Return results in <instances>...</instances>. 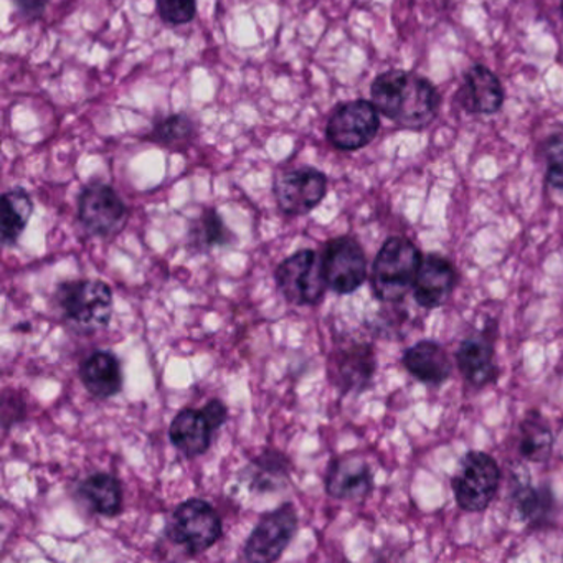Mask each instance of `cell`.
<instances>
[{"label":"cell","mask_w":563,"mask_h":563,"mask_svg":"<svg viewBox=\"0 0 563 563\" xmlns=\"http://www.w3.org/2000/svg\"><path fill=\"white\" fill-rule=\"evenodd\" d=\"M371 95L378 113L407 130L430 126L441 104L437 88L413 71H384L372 84Z\"/></svg>","instance_id":"1"},{"label":"cell","mask_w":563,"mask_h":563,"mask_svg":"<svg viewBox=\"0 0 563 563\" xmlns=\"http://www.w3.org/2000/svg\"><path fill=\"white\" fill-rule=\"evenodd\" d=\"M55 302L71 328L91 334L108 328L113 318V291L100 279H77L62 283Z\"/></svg>","instance_id":"2"},{"label":"cell","mask_w":563,"mask_h":563,"mask_svg":"<svg viewBox=\"0 0 563 563\" xmlns=\"http://www.w3.org/2000/svg\"><path fill=\"white\" fill-rule=\"evenodd\" d=\"M420 250L404 236H390L378 250L372 266V289L380 301H401L413 288L420 269Z\"/></svg>","instance_id":"3"},{"label":"cell","mask_w":563,"mask_h":563,"mask_svg":"<svg viewBox=\"0 0 563 563\" xmlns=\"http://www.w3.org/2000/svg\"><path fill=\"white\" fill-rule=\"evenodd\" d=\"M222 532L219 514L212 504L199 497L177 506L166 529L170 542L186 550L189 555H199L216 545Z\"/></svg>","instance_id":"4"},{"label":"cell","mask_w":563,"mask_h":563,"mask_svg":"<svg viewBox=\"0 0 563 563\" xmlns=\"http://www.w3.org/2000/svg\"><path fill=\"white\" fill-rule=\"evenodd\" d=\"M275 278L286 301L296 306L318 305L328 289L322 260L314 250H299L288 256L279 263Z\"/></svg>","instance_id":"5"},{"label":"cell","mask_w":563,"mask_h":563,"mask_svg":"<svg viewBox=\"0 0 563 563\" xmlns=\"http://www.w3.org/2000/svg\"><path fill=\"white\" fill-rule=\"evenodd\" d=\"M457 506L467 512L487 509L500 484V470L494 457L483 451H471L461 461L451 481Z\"/></svg>","instance_id":"6"},{"label":"cell","mask_w":563,"mask_h":563,"mask_svg":"<svg viewBox=\"0 0 563 563\" xmlns=\"http://www.w3.org/2000/svg\"><path fill=\"white\" fill-rule=\"evenodd\" d=\"M298 510L295 504L285 503L265 514L243 547V559L249 562H276L282 559L298 530Z\"/></svg>","instance_id":"7"},{"label":"cell","mask_w":563,"mask_h":563,"mask_svg":"<svg viewBox=\"0 0 563 563\" xmlns=\"http://www.w3.org/2000/svg\"><path fill=\"white\" fill-rule=\"evenodd\" d=\"M380 130V117L372 101L355 100L335 108L325 126L329 143L339 151L368 146Z\"/></svg>","instance_id":"8"},{"label":"cell","mask_w":563,"mask_h":563,"mask_svg":"<svg viewBox=\"0 0 563 563\" xmlns=\"http://www.w3.org/2000/svg\"><path fill=\"white\" fill-rule=\"evenodd\" d=\"M78 220L91 235H118L128 222V207L117 190L104 183H91L78 197Z\"/></svg>","instance_id":"9"},{"label":"cell","mask_w":563,"mask_h":563,"mask_svg":"<svg viewBox=\"0 0 563 563\" xmlns=\"http://www.w3.org/2000/svg\"><path fill=\"white\" fill-rule=\"evenodd\" d=\"M321 260L328 288L338 295L357 291L367 279V258L352 236H338L325 243Z\"/></svg>","instance_id":"10"},{"label":"cell","mask_w":563,"mask_h":563,"mask_svg":"<svg viewBox=\"0 0 563 563\" xmlns=\"http://www.w3.org/2000/svg\"><path fill=\"white\" fill-rule=\"evenodd\" d=\"M279 210L289 217L311 213L328 194V177L314 167H298L279 174L273 184Z\"/></svg>","instance_id":"11"},{"label":"cell","mask_w":563,"mask_h":563,"mask_svg":"<svg viewBox=\"0 0 563 563\" xmlns=\"http://www.w3.org/2000/svg\"><path fill=\"white\" fill-rule=\"evenodd\" d=\"M457 104L470 114H494L504 103L499 78L483 65L470 68L456 95Z\"/></svg>","instance_id":"12"},{"label":"cell","mask_w":563,"mask_h":563,"mask_svg":"<svg viewBox=\"0 0 563 563\" xmlns=\"http://www.w3.org/2000/svg\"><path fill=\"white\" fill-rule=\"evenodd\" d=\"M456 285V269L440 255H428L421 260L413 285L415 301L424 309L443 305Z\"/></svg>","instance_id":"13"},{"label":"cell","mask_w":563,"mask_h":563,"mask_svg":"<svg viewBox=\"0 0 563 563\" xmlns=\"http://www.w3.org/2000/svg\"><path fill=\"white\" fill-rule=\"evenodd\" d=\"M372 490V473L362 457H335L325 474V493L334 499H364Z\"/></svg>","instance_id":"14"},{"label":"cell","mask_w":563,"mask_h":563,"mask_svg":"<svg viewBox=\"0 0 563 563\" xmlns=\"http://www.w3.org/2000/svg\"><path fill=\"white\" fill-rule=\"evenodd\" d=\"M331 368L332 380L342 394L364 390L374 377V351L367 344L351 345L335 354Z\"/></svg>","instance_id":"15"},{"label":"cell","mask_w":563,"mask_h":563,"mask_svg":"<svg viewBox=\"0 0 563 563\" xmlns=\"http://www.w3.org/2000/svg\"><path fill=\"white\" fill-rule=\"evenodd\" d=\"M212 424L202 410L184 408L176 415L169 428V438L174 446L187 457H197L209 451L212 444Z\"/></svg>","instance_id":"16"},{"label":"cell","mask_w":563,"mask_h":563,"mask_svg":"<svg viewBox=\"0 0 563 563\" xmlns=\"http://www.w3.org/2000/svg\"><path fill=\"white\" fill-rule=\"evenodd\" d=\"M81 384L97 398H111L123 390V368L113 352L97 351L80 365Z\"/></svg>","instance_id":"17"},{"label":"cell","mask_w":563,"mask_h":563,"mask_svg":"<svg viewBox=\"0 0 563 563\" xmlns=\"http://www.w3.org/2000/svg\"><path fill=\"white\" fill-rule=\"evenodd\" d=\"M291 463L282 451L265 450L243 470L242 481L256 493H276L289 484Z\"/></svg>","instance_id":"18"},{"label":"cell","mask_w":563,"mask_h":563,"mask_svg":"<svg viewBox=\"0 0 563 563\" xmlns=\"http://www.w3.org/2000/svg\"><path fill=\"white\" fill-rule=\"evenodd\" d=\"M404 365L417 380L430 385L443 384L453 371L446 351L433 341H420L407 349Z\"/></svg>","instance_id":"19"},{"label":"cell","mask_w":563,"mask_h":563,"mask_svg":"<svg viewBox=\"0 0 563 563\" xmlns=\"http://www.w3.org/2000/svg\"><path fill=\"white\" fill-rule=\"evenodd\" d=\"M457 367L474 387H484L496 378L494 364V345L484 335H471L464 339L456 352Z\"/></svg>","instance_id":"20"},{"label":"cell","mask_w":563,"mask_h":563,"mask_svg":"<svg viewBox=\"0 0 563 563\" xmlns=\"http://www.w3.org/2000/svg\"><path fill=\"white\" fill-rule=\"evenodd\" d=\"M78 496L98 516L114 517L123 510V487L113 474H90L78 486Z\"/></svg>","instance_id":"21"},{"label":"cell","mask_w":563,"mask_h":563,"mask_svg":"<svg viewBox=\"0 0 563 563\" xmlns=\"http://www.w3.org/2000/svg\"><path fill=\"white\" fill-rule=\"evenodd\" d=\"M34 213L31 194L22 187L8 190L2 196V243L14 245Z\"/></svg>","instance_id":"22"},{"label":"cell","mask_w":563,"mask_h":563,"mask_svg":"<svg viewBox=\"0 0 563 563\" xmlns=\"http://www.w3.org/2000/svg\"><path fill=\"white\" fill-rule=\"evenodd\" d=\"M197 136V126L187 114H169L156 121L146 140L166 150H186Z\"/></svg>","instance_id":"23"},{"label":"cell","mask_w":563,"mask_h":563,"mask_svg":"<svg viewBox=\"0 0 563 563\" xmlns=\"http://www.w3.org/2000/svg\"><path fill=\"white\" fill-rule=\"evenodd\" d=\"M552 451L549 424L537 411L527 415L520 424V453L530 461H545Z\"/></svg>","instance_id":"24"},{"label":"cell","mask_w":563,"mask_h":563,"mask_svg":"<svg viewBox=\"0 0 563 563\" xmlns=\"http://www.w3.org/2000/svg\"><path fill=\"white\" fill-rule=\"evenodd\" d=\"M517 507L527 522L540 526L547 522L553 509L552 494L549 489H536L532 486H520L516 496Z\"/></svg>","instance_id":"25"},{"label":"cell","mask_w":563,"mask_h":563,"mask_svg":"<svg viewBox=\"0 0 563 563\" xmlns=\"http://www.w3.org/2000/svg\"><path fill=\"white\" fill-rule=\"evenodd\" d=\"M190 239L199 249H213L229 243L230 232L216 209H207L190 230Z\"/></svg>","instance_id":"26"},{"label":"cell","mask_w":563,"mask_h":563,"mask_svg":"<svg viewBox=\"0 0 563 563\" xmlns=\"http://www.w3.org/2000/svg\"><path fill=\"white\" fill-rule=\"evenodd\" d=\"M543 154L547 161V183L553 189L563 190V131L547 140Z\"/></svg>","instance_id":"27"},{"label":"cell","mask_w":563,"mask_h":563,"mask_svg":"<svg viewBox=\"0 0 563 563\" xmlns=\"http://www.w3.org/2000/svg\"><path fill=\"white\" fill-rule=\"evenodd\" d=\"M157 12L166 24H189L197 15V0H156Z\"/></svg>","instance_id":"28"},{"label":"cell","mask_w":563,"mask_h":563,"mask_svg":"<svg viewBox=\"0 0 563 563\" xmlns=\"http://www.w3.org/2000/svg\"><path fill=\"white\" fill-rule=\"evenodd\" d=\"M51 0H14L15 9L22 18L35 21L44 15Z\"/></svg>","instance_id":"29"},{"label":"cell","mask_w":563,"mask_h":563,"mask_svg":"<svg viewBox=\"0 0 563 563\" xmlns=\"http://www.w3.org/2000/svg\"><path fill=\"white\" fill-rule=\"evenodd\" d=\"M202 413L206 415L207 420H209V423L212 424L213 431H216L225 423L229 410H227L223 401L210 400L209 404L202 408Z\"/></svg>","instance_id":"30"},{"label":"cell","mask_w":563,"mask_h":563,"mask_svg":"<svg viewBox=\"0 0 563 563\" xmlns=\"http://www.w3.org/2000/svg\"><path fill=\"white\" fill-rule=\"evenodd\" d=\"M562 14H563V2H562Z\"/></svg>","instance_id":"31"}]
</instances>
